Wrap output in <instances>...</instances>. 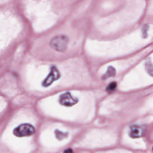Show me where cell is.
I'll use <instances>...</instances> for the list:
<instances>
[{"label": "cell", "instance_id": "cell-1", "mask_svg": "<svg viewBox=\"0 0 153 153\" xmlns=\"http://www.w3.org/2000/svg\"><path fill=\"white\" fill-rule=\"evenodd\" d=\"M69 43V39L67 36L60 35L54 37L50 43L52 48L58 52H63L66 51Z\"/></svg>", "mask_w": 153, "mask_h": 153}, {"label": "cell", "instance_id": "cell-2", "mask_svg": "<svg viewBox=\"0 0 153 153\" xmlns=\"http://www.w3.org/2000/svg\"><path fill=\"white\" fill-rule=\"evenodd\" d=\"M35 132V128L32 125L23 124L15 128L13 131V134L18 137H24L32 135Z\"/></svg>", "mask_w": 153, "mask_h": 153}, {"label": "cell", "instance_id": "cell-3", "mask_svg": "<svg viewBox=\"0 0 153 153\" xmlns=\"http://www.w3.org/2000/svg\"><path fill=\"white\" fill-rule=\"evenodd\" d=\"M61 74L58 69L55 67H53L51 69V72L43 81V85L44 87L50 86L54 82L58 80Z\"/></svg>", "mask_w": 153, "mask_h": 153}, {"label": "cell", "instance_id": "cell-4", "mask_svg": "<svg viewBox=\"0 0 153 153\" xmlns=\"http://www.w3.org/2000/svg\"><path fill=\"white\" fill-rule=\"evenodd\" d=\"M78 99L72 96L70 93H66L61 95L60 98V102L61 105L67 107H70L76 104Z\"/></svg>", "mask_w": 153, "mask_h": 153}, {"label": "cell", "instance_id": "cell-5", "mask_svg": "<svg viewBox=\"0 0 153 153\" xmlns=\"http://www.w3.org/2000/svg\"><path fill=\"white\" fill-rule=\"evenodd\" d=\"M145 132V128L143 126H133L130 128L129 135L134 139L139 138L144 135Z\"/></svg>", "mask_w": 153, "mask_h": 153}, {"label": "cell", "instance_id": "cell-6", "mask_svg": "<svg viewBox=\"0 0 153 153\" xmlns=\"http://www.w3.org/2000/svg\"><path fill=\"white\" fill-rule=\"evenodd\" d=\"M115 69L113 67H110L108 68V70L107 71L106 74L103 76L104 79H107L108 78L114 76L115 75Z\"/></svg>", "mask_w": 153, "mask_h": 153}, {"label": "cell", "instance_id": "cell-7", "mask_svg": "<svg viewBox=\"0 0 153 153\" xmlns=\"http://www.w3.org/2000/svg\"><path fill=\"white\" fill-rule=\"evenodd\" d=\"M117 84L115 82H111L107 87V90L108 91H113L116 88Z\"/></svg>", "mask_w": 153, "mask_h": 153}, {"label": "cell", "instance_id": "cell-8", "mask_svg": "<svg viewBox=\"0 0 153 153\" xmlns=\"http://www.w3.org/2000/svg\"><path fill=\"white\" fill-rule=\"evenodd\" d=\"M146 66H147V69L149 73L153 76V66L150 64V63L147 64Z\"/></svg>", "mask_w": 153, "mask_h": 153}, {"label": "cell", "instance_id": "cell-9", "mask_svg": "<svg viewBox=\"0 0 153 153\" xmlns=\"http://www.w3.org/2000/svg\"><path fill=\"white\" fill-rule=\"evenodd\" d=\"M56 136H58V139H63V137L66 136L65 134H63V133H61V134H60V132H58V134H56Z\"/></svg>", "mask_w": 153, "mask_h": 153}, {"label": "cell", "instance_id": "cell-10", "mask_svg": "<svg viewBox=\"0 0 153 153\" xmlns=\"http://www.w3.org/2000/svg\"><path fill=\"white\" fill-rule=\"evenodd\" d=\"M64 153H73V151L71 149H66Z\"/></svg>", "mask_w": 153, "mask_h": 153}, {"label": "cell", "instance_id": "cell-11", "mask_svg": "<svg viewBox=\"0 0 153 153\" xmlns=\"http://www.w3.org/2000/svg\"></svg>", "mask_w": 153, "mask_h": 153}]
</instances>
